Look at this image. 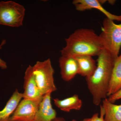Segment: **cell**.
Wrapping results in <instances>:
<instances>
[{
    "label": "cell",
    "mask_w": 121,
    "mask_h": 121,
    "mask_svg": "<svg viewBox=\"0 0 121 121\" xmlns=\"http://www.w3.org/2000/svg\"><path fill=\"white\" fill-rule=\"evenodd\" d=\"M97 68L93 75L86 79L93 97V103L99 106L107 97L108 88L115 59L105 48L98 55Z\"/></svg>",
    "instance_id": "1"
},
{
    "label": "cell",
    "mask_w": 121,
    "mask_h": 121,
    "mask_svg": "<svg viewBox=\"0 0 121 121\" xmlns=\"http://www.w3.org/2000/svg\"><path fill=\"white\" fill-rule=\"evenodd\" d=\"M66 45L60 52L62 56H98L103 50L99 38L93 29L80 28L65 39Z\"/></svg>",
    "instance_id": "2"
},
{
    "label": "cell",
    "mask_w": 121,
    "mask_h": 121,
    "mask_svg": "<svg viewBox=\"0 0 121 121\" xmlns=\"http://www.w3.org/2000/svg\"><path fill=\"white\" fill-rule=\"evenodd\" d=\"M99 36L103 48L117 59L121 47V23L117 24L106 17Z\"/></svg>",
    "instance_id": "3"
},
{
    "label": "cell",
    "mask_w": 121,
    "mask_h": 121,
    "mask_svg": "<svg viewBox=\"0 0 121 121\" xmlns=\"http://www.w3.org/2000/svg\"><path fill=\"white\" fill-rule=\"evenodd\" d=\"M32 68L37 86L43 95L56 91L54 82L55 71L50 59L37 61Z\"/></svg>",
    "instance_id": "4"
},
{
    "label": "cell",
    "mask_w": 121,
    "mask_h": 121,
    "mask_svg": "<svg viewBox=\"0 0 121 121\" xmlns=\"http://www.w3.org/2000/svg\"><path fill=\"white\" fill-rule=\"evenodd\" d=\"M25 12V7L15 1H0V25L13 27L22 26Z\"/></svg>",
    "instance_id": "5"
},
{
    "label": "cell",
    "mask_w": 121,
    "mask_h": 121,
    "mask_svg": "<svg viewBox=\"0 0 121 121\" xmlns=\"http://www.w3.org/2000/svg\"><path fill=\"white\" fill-rule=\"evenodd\" d=\"M41 101L23 99L9 121H33Z\"/></svg>",
    "instance_id": "6"
},
{
    "label": "cell",
    "mask_w": 121,
    "mask_h": 121,
    "mask_svg": "<svg viewBox=\"0 0 121 121\" xmlns=\"http://www.w3.org/2000/svg\"><path fill=\"white\" fill-rule=\"evenodd\" d=\"M24 93L23 98L41 101L43 95L39 89L33 71L32 66L29 65L27 68L24 76Z\"/></svg>",
    "instance_id": "7"
},
{
    "label": "cell",
    "mask_w": 121,
    "mask_h": 121,
    "mask_svg": "<svg viewBox=\"0 0 121 121\" xmlns=\"http://www.w3.org/2000/svg\"><path fill=\"white\" fill-rule=\"evenodd\" d=\"M72 4L77 11H84L92 9H97L106 16V18L113 21L121 22V15H114L107 11L103 8L99 0H74Z\"/></svg>",
    "instance_id": "8"
},
{
    "label": "cell",
    "mask_w": 121,
    "mask_h": 121,
    "mask_svg": "<svg viewBox=\"0 0 121 121\" xmlns=\"http://www.w3.org/2000/svg\"><path fill=\"white\" fill-rule=\"evenodd\" d=\"M59 62L63 80L69 82L78 74V63L74 56H61Z\"/></svg>",
    "instance_id": "9"
},
{
    "label": "cell",
    "mask_w": 121,
    "mask_h": 121,
    "mask_svg": "<svg viewBox=\"0 0 121 121\" xmlns=\"http://www.w3.org/2000/svg\"><path fill=\"white\" fill-rule=\"evenodd\" d=\"M51 94L43 95L33 121H52L56 117V111L52 108L51 102Z\"/></svg>",
    "instance_id": "10"
},
{
    "label": "cell",
    "mask_w": 121,
    "mask_h": 121,
    "mask_svg": "<svg viewBox=\"0 0 121 121\" xmlns=\"http://www.w3.org/2000/svg\"><path fill=\"white\" fill-rule=\"evenodd\" d=\"M74 57L78 62V74L86 78L93 75L97 68V65L92 56L80 55Z\"/></svg>",
    "instance_id": "11"
},
{
    "label": "cell",
    "mask_w": 121,
    "mask_h": 121,
    "mask_svg": "<svg viewBox=\"0 0 121 121\" xmlns=\"http://www.w3.org/2000/svg\"><path fill=\"white\" fill-rule=\"evenodd\" d=\"M121 89V53L115 61L107 97L114 94Z\"/></svg>",
    "instance_id": "12"
},
{
    "label": "cell",
    "mask_w": 121,
    "mask_h": 121,
    "mask_svg": "<svg viewBox=\"0 0 121 121\" xmlns=\"http://www.w3.org/2000/svg\"><path fill=\"white\" fill-rule=\"evenodd\" d=\"M22 98V93H20L16 89L4 108L0 111V121H9Z\"/></svg>",
    "instance_id": "13"
},
{
    "label": "cell",
    "mask_w": 121,
    "mask_h": 121,
    "mask_svg": "<svg viewBox=\"0 0 121 121\" xmlns=\"http://www.w3.org/2000/svg\"><path fill=\"white\" fill-rule=\"evenodd\" d=\"M53 100L55 105L58 108L66 112H69L73 110H80L82 105V101L77 95L62 100L55 98Z\"/></svg>",
    "instance_id": "14"
},
{
    "label": "cell",
    "mask_w": 121,
    "mask_h": 121,
    "mask_svg": "<svg viewBox=\"0 0 121 121\" xmlns=\"http://www.w3.org/2000/svg\"><path fill=\"white\" fill-rule=\"evenodd\" d=\"M102 103L105 112L104 121H121V104L112 103L107 98L103 99Z\"/></svg>",
    "instance_id": "15"
},
{
    "label": "cell",
    "mask_w": 121,
    "mask_h": 121,
    "mask_svg": "<svg viewBox=\"0 0 121 121\" xmlns=\"http://www.w3.org/2000/svg\"><path fill=\"white\" fill-rule=\"evenodd\" d=\"M100 115L98 113L94 114L92 117L89 118H84V121H104L105 110L102 105L100 106Z\"/></svg>",
    "instance_id": "16"
},
{
    "label": "cell",
    "mask_w": 121,
    "mask_h": 121,
    "mask_svg": "<svg viewBox=\"0 0 121 121\" xmlns=\"http://www.w3.org/2000/svg\"><path fill=\"white\" fill-rule=\"evenodd\" d=\"M108 99L112 103H114L117 100L121 99V89L114 94L109 96Z\"/></svg>",
    "instance_id": "17"
},
{
    "label": "cell",
    "mask_w": 121,
    "mask_h": 121,
    "mask_svg": "<svg viewBox=\"0 0 121 121\" xmlns=\"http://www.w3.org/2000/svg\"><path fill=\"white\" fill-rule=\"evenodd\" d=\"M6 40H3L1 42V44L0 45V50L1 49L2 46L6 43ZM0 68L2 69H7V66L6 63L4 60H2L0 58Z\"/></svg>",
    "instance_id": "18"
},
{
    "label": "cell",
    "mask_w": 121,
    "mask_h": 121,
    "mask_svg": "<svg viewBox=\"0 0 121 121\" xmlns=\"http://www.w3.org/2000/svg\"><path fill=\"white\" fill-rule=\"evenodd\" d=\"M52 121H66L64 118L56 117Z\"/></svg>",
    "instance_id": "19"
},
{
    "label": "cell",
    "mask_w": 121,
    "mask_h": 121,
    "mask_svg": "<svg viewBox=\"0 0 121 121\" xmlns=\"http://www.w3.org/2000/svg\"><path fill=\"white\" fill-rule=\"evenodd\" d=\"M108 1L109 4L111 5L114 4L115 2H116L115 0H108Z\"/></svg>",
    "instance_id": "20"
},
{
    "label": "cell",
    "mask_w": 121,
    "mask_h": 121,
    "mask_svg": "<svg viewBox=\"0 0 121 121\" xmlns=\"http://www.w3.org/2000/svg\"><path fill=\"white\" fill-rule=\"evenodd\" d=\"M76 121V120H75V119H73V120H72V121ZM84 121L83 120L82 121Z\"/></svg>",
    "instance_id": "21"
}]
</instances>
